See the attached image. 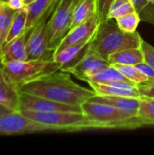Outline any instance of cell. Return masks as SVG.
Segmentation results:
<instances>
[{"instance_id":"cell-1","label":"cell","mask_w":154,"mask_h":155,"mask_svg":"<svg viewBox=\"0 0 154 155\" xmlns=\"http://www.w3.org/2000/svg\"><path fill=\"white\" fill-rule=\"evenodd\" d=\"M20 92L72 105H82L96 95L93 89L75 84L69 73L61 70L24 84Z\"/></svg>"},{"instance_id":"cell-2","label":"cell","mask_w":154,"mask_h":155,"mask_svg":"<svg viewBox=\"0 0 154 155\" xmlns=\"http://www.w3.org/2000/svg\"><path fill=\"white\" fill-rule=\"evenodd\" d=\"M143 38L138 32L126 33L109 20L103 23L92 43L93 48L104 59L109 55L126 48L141 47Z\"/></svg>"},{"instance_id":"cell-3","label":"cell","mask_w":154,"mask_h":155,"mask_svg":"<svg viewBox=\"0 0 154 155\" xmlns=\"http://www.w3.org/2000/svg\"><path fill=\"white\" fill-rule=\"evenodd\" d=\"M28 118L49 125L57 132H79L84 130H106L104 125L92 120L84 113L76 112H51L38 113L20 111Z\"/></svg>"},{"instance_id":"cell-4","label":"cell","mask_w":154,"mask_h":155,"mask_svg":"<svg viewBox=\"0 0 154 155\" xmlns=\"http://www.w3.org/2000/svg\"><path fill=\"white\" fill-rule=\"evenodd\" d=\"M84 114L92 120L104 125L106 130L113 129H135L141 127L137 115L102 103L87 101L82 105Z\"/></svg>"},{"instance_id":"cell-5","label":"cell","mask_w":154,"mask_h":155,"mask_svg":"<svg viewBox=\"0 0 154 155\" xmlns=\"http://www.w3.org/2000/svg\"><path fill=\"white\" fill-rule=\"evenodd\" d=\"M2 67L5 74L19 89L29 82L60 70V64L54 60L15 61Z\"/></svg>"},{"instance_id":"cell-6","label":"cell","mask_w":154,"mask_h":155,"mask_svg":"<svg viewBox=\"0 0 154 155\" xmlns=\"http://www.w3.org/2000/svg\"><path fill=\"white\" fill-rule=\"evenodd\" d=\"M77 1L58 0L57 5L48 19L49 45L54 51L71 29L73 12Z\"/></svg>"},{"instance_id":"cell-7","label":"cell","mask_w":154,"mask_h":155,"mask_svg":"<svg viewBox=\"0 0 154 155\" xmlns=\"http://www.w3.org/2000/svg\"><path fill=\"white\" fill-rule=\"evenodd\" d=\"M53 11L47 13L27 33V60H53L54 50L50 47L48 39V19Z\"/></svg>"},{"instance_id":"cell-8","label":"cell","mask_w":154,"mask_h":155,"mask_svg":"<svg viewBox=\"0 0 154 155\" xmlns=\"http://www.w3.org/2000/svg\"><path fill=\"white\" fill-rule=\"evenodd\" d=\"M44 132H57L55 128L34 121L21 112H12L0 117V135H17Z\"/></svg>"},{"instance_id":"cell-9","label":"cell","mask_w":154,"mask_h":155,"mask_svg":"<svg viewBox=\"0 0 154 155\" xmlns=\"http://www.w3.org/2000/svg\"><path fill=\"white\" fill-rule=\"evenodd\" d=\"M20 111L38 113L51 112H76L83 113L81 105H72L55 102L47 98L20 92Z\"/></svg>"},{"instance_id":"cell-10","label":"cell","mask_w":154,"mask_h":155,"mask_svg":"<svg viewBox=\"0 0 154 155\" xmlns=\"http://www.w3.org/2000/svg\"><path fill=\"white\" fill-rule=\"evenodd\" d=\"M102 21L100 17L98 16V15H95L94 16L81 23L80 25L74 26L69 30L66 35L60 42L55 51L71 45L93 41L100 29Z\"/></svg>"},{"instance_id":"cell-11","label":"cell","mask_w":154,"mask_h":155,"mask_svg":"<svg viewBox=\"0 0 154 155\" xmlns=\"http://www.w3.org/2000/svg\"><path fill=\"white\" fill-rule=\"evenodd\" d=\"M108 65H110L109 62L101 56L91 45L88 51L77 63L65 68L63 71L74 74L76 78L84 81L86 76Z\"/></svg>"},{"instance_id":"cell-12","label":"cell","mask_w":154,"mask_h":155,"mask_svg":"<svg viewBox=\"0 0 154 155\" xmlns=\"http://www.w3.org/2000/svg\"><path fill=\"white\" fill-rule=\"evenodd\" d=\"M84 81L89 84L98 83L103 84L120 85V86H127V87L138 86L137 84L128 80L112 64L91 74L90 75L86 76Z\"/></svg>"},{"instance_id":"cell-13","label":"cell","mask_w":154,"mask_h":155,"mask_svg":"<svg viewBox=\"0 0 154 155\" xmlns=\"http://www.w3.org/2000/svg\"><path fill=\"white\" fill-rule=\"evenodd\" d=\"M26 40L27 33H24L12 41L5 44L0 50V64L5 65L15 61L27 60Z\"/></svg>"},{"instance_id":"cell-14","label":"cell","mask_w":154,"mask_h":155,"mask_svg":"<svg viewBox=\"0 0 154 155\" xmlns=\"http://www.w3.org/2000/svg\"><path fill=\"white\" fill-rule=\"evenodd\" d=\"M93 41L71 45L62 49L56 50L54 54L53 60L58 64H60V70L63 71L65 68L77 63L88 51Z\"/></svg>"},{"instance_id":"cell-15","label":"cell","mask_w":154,"mask_h":155,"mask_svg":"<svg viewBox=\"0 0 154 155\" xmlns=\"http://www.w3.org/2000/svg\"><path fill=\"white\" fill-rule=\"evenodd\" d=\"M0 104L13 112H20V89L5 74L0 66Z\"/></svg>"},{"instance_id":"cell-16","label":"cell","mask_w":154,"mask_h":155,"mask_svg":"<svg viewBox=\"0 0 154 155\" xmlns=\"http://www.w3.org/2000/svg\"><path fill=\"white\" fill-rule=\"evenodd\" d=\"M57 3L58 0H35L27 5L25 32L28 33L47 13L54 10Z\"/></svg>"},{"instance_id":"cell-17","label":"cell","mask_w":154,"mask_h":155,"mask_svg":"<svg viewBox=\"0 0 154 155\" xmlns=\"http://www.w3.org/2000/svg\"><path fill=\"white\" fill-rule=\"evenodd\" d=\"M92 89L94 91L96 95H113V96H123L132 98H141V93L136 87H127L120 85L103 84L98 83L89 84Z\"/></svg>"},{"instance_id":"cell-18","label":"cell","mask_w":154,"mask_h":155,"mask_svg":"<svg viewBox=\"0 0 154 155\" xmlns=\"http://www.w3.org/2000/svg\"><path fill=\"white\" fill-rule=\"evenodd\" d=\"M92 102L107 104L113 105L116 108L122 109L126 112L133 113L137 115L140 98H132V97H123V96H113V95H95L92 99Z\"/></svg>"},{"instance_id":"cell-19","label":"cell","mask_w":154,"mask_h":155,"mask_svg":"<svg viewBox=\"0 0 154 155\" xmlns=\"http://www.w3.org/2000/svg\"><path fill=\"white\" fill-rule=\"evenodd\" d=\"M107 61L110 64L137 65L144 62V55L141 47L126 48L110 54Z\"/></svg>"},{"instance_id":"cell-20","label":"cell","mask_w":154,"mask_h":155,"mask_svg":"<svg viewBox=\"0 0 154 155\" xmlns=\"http://www.w3.org/2000/svg\"><path fill=\"white\" fill-rule=\"evenodd\" d=\"M97 15V0H78L73 12L71 28Z\"/></svg>"},{"instance_id":"cell-21","label":"cell","mask_w":154,"mask_h":155,"mask_svg":"<svg viewBox=\"0 0 154 155\" xmlns=\"http://www.w3.org/2000/svg\"><path fill=\"white\" fill-rule=\"evenodd\" d=\"M17 10L13 9L6 2L0 1V50L4 46L9 29Z\"/></svg>"},{"instance_id":"cell-22","label":"cell","mask_w":154,"mask_h":155,"mask_svg":"<svg viewBox=\"0 0 154 155\" xmlns=\"http://www.w3.org/2000/svg\"><path fill=\"white\" fill-rule=\"evenodd\" d=\"M137 120L140 126L154 125V99L149 97H141L137 113Z\"/></svg>"},{"instance_id":"cell-23","label":"cell","mask_w":154,"mask_h":155,"mask_svg":"<svg viewBox=\"0 0 154 155\" xmlns=\"http://www.w3.org/2000/svg\"><path fill=\"white\" fill-rule=\"evenodd\" d=\"M26 18H27V9L26 6H24L23 8L17 10L14 15L9 33L7 35L5 43H8L15 39V37L23 35L25 32V26H26Z\"/></svg>"},{"instance_id":"cell-24","label":"cell","mask_w":154,"mask_h":155,"mask_svg":"<svg viewBox=\"0 0 154 155\" xmlns=\"http://www.w3.org/2000/svg\"><path fill=\"white\" fill-rule=\"evenodd\" d=\"M123 75H124L128 80L137 84H145L149 82L148 76L143 74L137 65H127V64H112Z\"/></svg>"},{"instance_id":"cell-25","label":"cell","mask_w":154,"mask_h":155,"mask_svg":"<svg viewBox=\"0 0 154 155\" xmlns=\"http://www.w3.org/2000/svg\"><path fill=\"white\" fill-rule=\"evenodd\" d=\"M134 11L135 7L132 0H113L109 9L107 19L108 21L113 20Z\"/></svg>"},{"instance_id":"cell-26","label":"cell","mask_w":154,"mask_h":155,"mask_svg":"<svg viewBox=\"0 0 154 155\" xmlns=\"http://www.w3.org/2000/svg\"><path fill=\"white\" fill-rule=\"evenodd\" d=\"M115 20V23L117 26L123 32L126 33H134L136 32V29L142 21L139 14L134 11L129 14H126L124 15H122Z\"/></svg>"},{"instance_id":"cell-27","label":"cell","mask_w":154,"mask_h":155,"mask_svg":"<svg viewBox=\"0 0 154 155\" xmlns=\"http://www.w3.org/2000/svg\"><path fill=\"white\" fill-rule=\"evenodd\" d=\"M142 21L154 25V9L147 0H132Z\"/></svg>"},{"instance_id":"cell-28","label":"cell","mask_w":154,"mask_h":155,"mask_svg":"<svg viewBox=\"0 0 154 155\" xmlns=\"http://www.w3.org/2000/svg\"><path fill=\"white\" fill-rule=\"evenodd\" d=\"M113 1V0H97V15L100 17L102 24L108 21L107 15Z\"/></svg>"},{"instance_id":"cell-29","label":"cell","mask_w":154,"mask_h":155,"mask_svg":"<svg viewBox=\"0 0 154 155\" xmlns=\"http://www.w3.org/2000/svg\"><path fill=\"white\" fill-rule=\"evenodd\" d=\"M141 48L143 52L144 62L154 69V47L149 43L143 40Z\"/></svg>"},{"instance_id":"cell-30","label":"cell","mask_w":154,"mask_h":155,"mask_svg":"<svg viewBox=\"0 0 154 155\" xmlns=\"http://www.w3.org/2000/svg\"><path fill=\"white\" fill-rule=\"evenodd\" d=\"M138 89L143 97H149L154 99V83L138 84Z\"/></svg>"},{"instance_id":"cell-31","label":"cell","mask_w":154,"mask_h":155,"mask_svg":"<svg viewBox=\"0 0 154 155\" xmlns=\"http://www.w3.org/2000/svg\"><path fill=\"white\" fill-rule=\"evenodd\" d=\"M137 67L143 73L145 74L148 78H149V82L148 83H154V69L152 67H151L148 64H146L145 62L141 63L139 64H137ZM147 84V83H145Z\"/></svg>"},{"instance_id":"cell-32","label":"cell","mask_w":154,"mask_h":155,"mask_svg":"<svg viewBox=\"0 0 154 155\" xmlns=\"http://www.w3.org/2000/svg\"><path fill=\"white\" fill-rule=\"evenodd\" d=\"M6 3L15 10H19L25 6L23 0H8Z\"/></svg>"},{"instance_id":"cell-33","label":"cell","mask_w":154,"mask_h":155,"mask_svg":"<svg viewBox=\"0 0 154 155\" xmlns=\"http://www.w3.org/2000/svg\"><path fill=\"white\" fill-rule=\"evenodd\" d=\"M13 111H11L10 109H8L6 106L3 105L2 104H0V117L5 115V114H8L10 113H12Z\"/></svg>"},{"instance_id":"cell-34","label":"cell","mask_w":154,"mask_h":155,"mask_svg":"<svg viewBox=\"0 0 154 155\" xmlns=\"http://www.w3.org/2000/svg\"><path fill=\"white\" fill-rule=\"evenodd\" d=\"M23 1H24L25 6H27V5H29L30 4H32L33 2H34L35 0H23Z\"/></svg>"},{"instance_id":"cell-35","label":"cell","mask_w":154,"mask_h":155,"mask_svg":"<svg viewBox=\"0 0 154 155\" xmlns=\"http://www.w3.org/2000/svg\"><path fill=\"white\" fill-rule=\"evenodd\" d=\"M0 1H4V2H7L8 0H0Z\"/></svg>"},{"instance_id":"cell-36","label":"cell","mask_w":154,"mask_h":155,"mask_svg":"<svg viewBox=\"0 0 154 155\" xmlns=\"http://www.w3.org/2000/svg\"><path fill=\"white\" fill-rule=\"evenodd\" d=\"M153 126H154V125H153Z\"/></svg>"}]
</instances>
